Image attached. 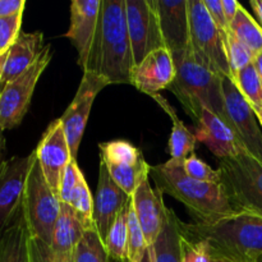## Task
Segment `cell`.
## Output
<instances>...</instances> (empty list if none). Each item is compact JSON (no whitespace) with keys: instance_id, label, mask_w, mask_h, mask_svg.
Masks as SVG:
<instances>
[{"instance_id":"obj_1","label":"cell","mask_w":262,"mask_h":262,"mask_svg":"<svg viewBox=\"0 0 262 262\" xmlns=\"http://www.w3.org/2000/svg\"><path fill=\"white\" fill-rule=\"evenodd\" d=\"M133 68L125 0H102L96 36L84 71L100 74L110 84H130Z\"/></svg>"},{"instance_id":"obj_2","label":"cell","mask_w":262,"mask_h":262,"mask_svg":"<svg viewBox=\"0 0 262 262\" xmlns=\"http://www.w3.org/2000/svg\"><path fill=\"white\" fill-rule=\"evenodd\" d=\"M181 232L191 242H204L210 252L233 262H252L262 253V217L250 212L211 223H183Z\"/></svg>"},{"instance_id":"obj_3","label":"cell","mask_w":262,"mask_h":262,"mask_svg":"<svg viewBox=\"0 0 262 262\" xmlns=\"http://www.w3.org/2000/svg\"><path fill=\"white\" fill-rule=\"evenodd\" d=\"M150 177L161 194H169L187 207L193 222L211 223L237 214L222 183L189 178L183 171V161L170 159L151 165Z\"/></svg>"},{"instance_id":"obj_4","label":"cell","mask_w":262,"mask_h":262,"mask_svg":"<svg viewBox=\"0 0 262 262\" xmlns=\"http://www.w3.org/2000/svg\"><path fill=\"white\" fill-rule=\"evenodd\" d=\"M171 58L176 64V77L168 90L176 95L192 120L197 122L204 109L225 120L222 77L205 67L191 48L171 54Z\"/></svg>"},{"instance_id":"obj_5","label":"cell","mask_w":262,"mask_h":262,"mask_svg":"<svg viewBox=\"0 0 262 262\" xmlns=\"http://www.w3.org/2000/svg\"><path fill=\"white\" fill-rule=\"evenodd\" d=\"M220 183L237 212L262 217V163L247 152L220 159Z\"/></svg>"},{"instance_id":"obj_6","label":"cell","mask_w":262,"mask_h":262,"mask_svg":"<svg viewBox=\"0 0 262 262\" xmlns=\"http://www.w3.org/2000/svg\"><path fill=\"white\" fill-rule=\"evenodd\" d=\"M60 200L53 192L35 159L26 182L22 214L31 237L51 245L54 225L60 212Z\"/></svg>"},{"instance_id":"obj_7","label":"cell","mask_w":262,"mask_h":262,"mask_svg":"<svg viewBox=\"0 0 262 262\" xmlns=\"http://www.w3.org/2000/svg\"><path fill=\"white\" fill-rule=\"evenodd\" d=\"M189 48L205 67L224 78H232L223 35L202 0H188Z\"/></svg>"},{"instance_id":"obj_8","label":"cell","mask_w":262,"mask_h":262,"mask_svg":"<svg viewBox=\"0 0 262 262\" xmlns=\"http://www.w3.org/2000/svg\"><path fill=\"white\" fill-rule=\"evenodd\" d=\"M50 60L51 46L46 45L43 46L35 63L27 71L3 87L0 91V130L2 132L12 129L22 122L30 106L36 84Z\"/></svg>"},{"instance_id":"obj_9","label":"cell","mask_w":262,"mask_h":262,"mask_svg":"<svg viewBox=\"0 0 262 262\" xmlns=\"http://www.w3.org/2000/svg\"><path fill=\"white\" fill-rule=\"evenodd\" d=\"M223 97L225 122L245 152L262 163V128L257 115L228 77L223 78Z\"/></svg>"},{"instance_id":"obj_10","label":"cell","mask_w":262,"mask_h":262,"mask_svg":"<svg viewBox=\"0 0 262 262\" xmlns=\"http://www.w3.org/2000/svg\"><path fill=\"white\" fill-rule=\"evenodd\" d=\"M125 15L135 66L148 54L165 48L155 0H125Z\"/></svg>"},{"instance_id":"obj_11","label":"cell","mask_w":262,"mask_h":262,"mask_svg":"<svg viewBox=\"0 0 262 262\" xmlns=\"http://www.w3.org/2000/svg\"><path fill=\"white\" fill-rule=\"evenodd\" d=\"M109 84L110 82L100 74L91 71H83V77H82L73 101L64 112V114L59 118L63 125L67 141H68L72 159L74 160L78 154L79 145H81L84 128H86L95 99L97 94Z\"/></svg>"},{"instance_id":"obj_12","label":"cell","mask_w":262,"mask_h":262,"mask_svg":"<svg viewBox=\"0 0 262 262\" xmlns=\"http://www.w3.org/2000/svg\"><path fill=\"white\" fill-rule=\"evenodd\" d=\"M35 159L36 152L32 151L27 156H13L0 165V234L20 211L26 182Z\"/></svg>"},{"instance_id":"obj_13","label":"cell","mask_w":262,"mask_h":262,"mask_svg":"<svg viewBox=\"0 0 262 262\" xmlns=\"http://www.w3.org/2000/svg\"><path fill=\"white\" fill-rule=\"evenodd\" d=\"M35 152L46 182L59 197L64 171L72 161L71 150L60 119L53 120L49 124Z\"/></svg>"},{"instance_id":"obj_14","label":"cell","mask_w":262,"mask_h":262,"mask_svg":"<svg viewBox=\"0 0 262 262\" xmlns=\"http://www.w3.org/2000/svg\"><path fill=\"white\" fill-rule=\"evenodd\" d=\"M102 0H73L71 26L64 37L69 38L78 54V66L86 69L99 26Z\"/></svg>"},{"instance_id":"obj_15","label":"cell","mask_w":262,"mask_h":262,"mask_svg":"<svg viewBox=\"0 0 262 262\" xmlns=\"http://www.w3.org/2000/svg\"><path fill=\"white\" fill-rule=\"evenodd\" d=\"M132 206L137 216L146 243L152 247L168 220V207L163 201V194L152 189L148 177L143 178L132 196Z\"/></svg>"},{"instance_id":"obj_16","label":"cell","mask_w":262,"mask_h":262,"mask_svg":"<svg viewBox=\"0 0 262 262\" xmlns=\"http://www.w3.org/2000/svg\"><path fill=\"white\" fill-rule=\"evenodd\" d=\"M174 77L176 64L170 51L163 48L148 54L140 64L135 66L130 77V84L152 97L161 90L168 89Z\"/></svg>"},{"instance_id":"obj_17","label":"cell","mask_w":262,"mask_h":262,"mask_svg":"<svg viewBox=\"0 0 262 262\" xmlns=\"http://www.w3.org/2000/svg\"><path fill=\"white\" fill-rule=\"evenodd\" d=\"M130 199L132 197L115 184L106 165L100 160L99 181L94 199V222L102 241L106 238L117 215Z\"/></svg>"},{"instance_id":"obj_18","label":"cell","mask_w":262,"mask_h":262,"mask_svg":"<svg viewBox=\"0 0 262 262\" xmlns=\"http://www.w3.org/2000/svg\"><path fill=\"white\" fill-rule=\"evenodd\" d=\"M165 49L171 54L189 48L188 0H155Z\"/></svg>"},{"instance_id":"obj_19","label":"cell","mask_w":262,"mask_h":262,"mask_svg":"<svg viewBox=\"0 0 262 262\" xmlns=\"http://www.w3.org/2000/svg\"><path fill=\"white\" fill-rule=\"evenodd\" d=\"M194 136L197 142L206 145L219 160L234 158L238 154L245 152L228 123L207 109H204L196 122Z\"/></svg>"},{"instance_id":"obj_20","label":"cell","mask_w":262,"mask_h":262,"mask_svg":"<svg viewBox=\"0 0 262 262\" xmlns=\"http://www.w3.org/2000/svg\"><path fill=\"white\" fill-rule=\"evenodd\" d=\"M42 32H20L17 40L8 50L7 59L3 67L0 91L5 84L19 77L36 61L42 51Z\"/></svg>"},{"instance_id":"obj_21","label":"cell","mask_w":262,"mask_h":262,"mask_svg":"<svg viewBox=\"0 0 262 262\" xmlns=\"http://www.w3.org/2000/svg\"><path fill=\"white\" fill-rule=\"evenodd\" d=\"M151 248L154 262H183V235L181 219L168 209V220Z\"/></svg>"},{"instance_id":"obj_22","label":"cell","mask_w":262,"mask_h":262,"mask_svg":"<svg viewBox=\"0 0 262 262\" xmlns=\"http://www.w3.org/2000/svg\"><path fill=\"white\" fill-rule=\"evenodd\" d=\"M28 233L22 207L12 224L0 234V262H30Z\"/></svg>"},{"instance_id":"obj_23","label":"cell","mask_w":262,"mask_h":262,"mask_svg":"<svg viewBox=\"0 0 262 262\" xmlns=\"http://www.w3.org/2000/svg\"><path fill=\"white\" fill-rule=\"evenodd\" d=\"M152 99L163 107V110L169 115V118L171 119V123H173V128H171V133L168 142L169 154L171 156L170 159H174V160L178 161H184L191 154H193L194 148H196V136L193 133H191V130L186 127V124L179 119L178 114L174 110V107H171V105L169 104L165 97L158 94L154 95Z\"/></svg>"},{"instance_id":"obj_24","label":"cell","mask_w":262,"mask_h":262,"mask_svg":"<svg viewBox=\"0 0 262 262\" xmlns=\"http://www.w3.org/2000/svg\"><path fill=\"white\" fill-rule=\"evenodd\" d=\"M84 232L86 229L79 222L73 209L69 205L61 202L60 212L54 225L53 238H51L50 246L53 250L64 253L73 252L77 243L83 237Z\"/></svg>"},{"instance_id":"obj_25","label":"cell","mask_w":262,"mask_h":262,"mask_svg":"<svg viewBox=\"0 0 262 262\" xmlns=\"http://www.w3.org/2000/svg\"><path fill=\"white\" fill-rule=\"evenodd\" d=\"M230 31L235 37L253 54L257 55L262 51V27L257 20L241 5L234 20L230 25Z\"/></svg>"},{"instance_id":"obj_26","label":"cell","mask_w":262,"mask_h":262,"mask_svg":"<svg viewBox=\"0 0 262 262\" xmlns=\"http://www.w3.org/2000/svg\"><path fill=\"white\" fill-rule=\"evenodd\" d=\"M130 205H132V199L127 202V205L117 215L104 241L109 257L123 262L127 261L128 216H129Z\"/></svg>"},{"instance_id":"obj_27","label":"cell","mask_w":262,"mask_h":262,"mask_svg":"<svg viewBox=\"0 0 262 262\" xmlns=\"http://www.w3.org/2000/svg\"><path fill=\"white\" fill-rule=\"evenodd\" d=\"M100 160L105 165H135L142 161L143 155L136 146L125 140H114L99 145Z\"/></svg>"},{"instance_id":"obj_28","label":"cell","mask_w":262,"mask_h":262,"mask_svg":"<svg viewBox=\"0 0 262 262\" xmlns=\"http://www.w3.org/2000/svg\"><path fill=\"white\" fill-rule=\"evenodd\" d=\"M232 81L255 113L262 110V83L253 63L241 69Z\"/></svg>"},{"instance_id":"obj_29","label":"cell","mask_w":262,"mask_h":262,"mask_svg":"<svg viewBox=\"0 0 262 262\" xmlns=\"http://www.w3.org/2000/svg\"><path fill=\"white\" fill-rule=\"evenodd\" d=\"M74 262H109V253L96 228L87 229L73 250Z\"/></svg>"},{"instance_id":"obj_30","label":"cell","mask_w":262,"mask_h":262,"mask_svg":"<svg viewBox=\"0 0 262 262\" xmlns=\"http://www.w3.org/2000/svg\"><path fill=\"white\" fill-rule=\"evenodd\" d=\"M69 206L76 212L77 217L82 223L84 229L87 230L96 228L94 222V197H92L91 192H90L89 184H87L86 179H84L83 173L79 177L76 189H74L73 194H72Z\"/></svg>"},{"instance_id":"obj_31","label":"cell","mask_w":262,"mask_h":262,"mask_svg":"<svg viewBox=\"0 0 262 262\" xmlns=\"http://www.w3.org/2000/svg\"><path fill=\"white\" fill-rule=\"evenodd\" d=\"M223 41H224L225 54H227L228 64H229L230 74L233 78L241 69L252 63L255 55L235 37L232 31H228L223 35Z\"/></svg>"},{"instance_id":"obj_32","label":"cell","mask_w":262,"mask_h":262,"mask_svg":"<svg viewBox=\"0 0 262 262\" xmlns=\"http://www.w3.org/2000/svg\"><path fill=\"white\" fill-rule=\"evenodd\" d=\"M147 250L148 246L146 243L145 234H143L142 228L138 223L133 206L130 205L129 216H128L127 261L125 262H141L145 257Z\"/></svg>"},{"instance_id":"obj_33","label":"cell","mask_w":262,"mask_h":262,"mask_svg":"<svg viewBox=\"0 0 262 262\" xmlns=\"http://www.w3.org/2000/svg\"><path fill=\"white\" fill-rule=\"evenodd\" d=\"M28 256L30 262H74L73 252H56L49 243L31 235L28 239Z\"/></svg>"},{"instance_id":"obj_34","label":"cell","mask_w":262,"mask_h":262,"mask_svg":"<svg viewBox=\"0 0 262 262\" xmlns=\"http://www.w3.org/2000/svg\"><path fill=\"white\" fill-rule=\"evenodd\" d=\"M183 171L186 173V176L194 179V181L207 182V183H220V174L217 169L214 170L205 161L197 158L194 152L191 154L183 161Z\"/></svg>"},{"instance_id":"obj_35","label":"cell","mask_w":262,"mask_h":262,"mask_svg":"<svg viewBox=\"0 0 262 262\" xmlns=\"http://www.w3.org/2000/svg\"><path fill=\"white\" fill-rule=\"evenodd\" d=\"M23 13L0 18V53L9 50L20 33Z\"/></svg>"},{"instance_id":"obj_36","label":"cell","mask_w":262,"mask_h":262,"mask_svg":"<svg viewBox=\"0 0 262 262\" xmlns=\"http://www.w3.org/2000/svg\"><path fill=\"white\" fill-rule=\"evenodd\" d=\"M82 171L79 169L78 164H77V161L74 159H72V161L67 166L66 171H64L63 179H61L60 192H59V200H60V202L69 205L72 194H73L74 189H76Z\"/></svg>"},{"instance_id":"obj_37","label":"cell","mask_w":262,"mask_h":262,"mask_svg":"<svg viewBox=\"0 0 262 262\" xmlns=\"http://www.w3.org/2000/svg\"><path fill=\"white\" fill-rule=\"evenodd\" d=\"M202 2H204V5L206 7L211 19L214 20L216 27L219 28L220 33L224 35L228 31H230L229 25L227 22V18H225L224 9H223L222 0H202Z\"/></svg>"},{"instance_id":"obj_38","label":"cell","mask_w":262,"mask_h":262,"mask_svg":"<svg viewBox=\"0 0 262 262\" xmlns=\"http://www.w3.org/2000/svg\"><path fill=\"white\" fill-rule=\"evenodd\" d=\"M25 7V0H0V18L23 13Z\"/></svg>"},{"instance_id":"obj_39","label":"cell","mask_w":262,"mask_h":262,"mask_svg":"<svg viewBox=\"0 0 262 262\" xmlns=\"http://www.w3.org/2000/svg\"><path fill=\"white\" fill-rule=\"evenodd\" d=\"M222 4H223V9H224V14L225 18H227V22L228 25H232V22L234 20L235 15H237L238 10L241 8V3L237 2V0H222Z\"/></svg>"},{"instance_id":"obj_40","label":"cell","mask_w":262,"mask_h":262,"mask_svg":"<svg viewBox=\"0 0 262 262\" xmlns=\"http://www.w3.org/2000/svg\"><path fill=\"white\" fill-rule=\"evenodd\" d=\"M251 7H252L253 10H255L256 15H257L262 27V0H252V2H251Z\"/></svg>"},{"instance_id":"obj_41","label":"cell","mask_w":262,"mask_h":262,"mask_svg":"<svg viewBox=\"0 0 262 262\" xmlns=\"http://www.w3.org/2000/svg\"><path fill=\"white\" fill-rule=\"evenodd\" d=\"M253 66H255L256 68V72H257L258 77H260L261 79V83H262V51L260 54H257V55L253 58Z\"/></svg>"},{"instance_id":"obj_42","label":"cell","mask_w":262,"mask_h":262,"mask_svg":"<svg viewBox=\"0 0 262 262\" xmlns=\"http://www.w3.org/2000/svg\"><path fill=\"white\" fill-rule=\"evenodd\" d=\"M4 158H5V137H4V132L0 130V165L5 161Z\"/></svg>"},{"instance_id":"obj_43","label":"cell","mask_w":262,"mask_h":262,"mask_svg":"<svg viewBox=\"0 0 262 262\" xmlns=\"http://www.w3.org/2000/svg\"><path fill=\"white\" fill-rule=\"evenodd\" d=\"M210 256H211V257H210V262H233L232 260H229V258H225L223 257V256H217L212 252H210Z\"/></svg>"},{"instance_id":"obj_44","label":"cell","mask_w":262,"mask_h":262,"mask_svg":"<svg viewBox=\"0 0 262 262\" xmlns=\"http://www.w3.org/2000/svg\"><path fill=\"white\" fill-rule=\"evenodd\" d=\"M7 55H8V50L5 51V53H3L2 55H0V84H2V74H3V67H4V63H5V59H7Z\"/></svg>"},{"instance_id":"obj_45","label":"cell","mask_w":262,"mask_h":262,"mask_svg":"<svg viewBox=\"0 0 262 262\" xmlns=\"http://www.w3.org/2000/svg\"><path fill=\"white\" fill-rule=\"evenodd\" d=\"M141 262H154V260H152V252H151V248L148 247V250H147V252H146V255H145V257L142 258V261Z\"/></svg>"},{"instance_id":"obj_46","label":"cell","mask_w":262,"mask_h":262,"mask_svg":"<svg viewBox=\"0 0 262 262\" xmlns=\"http://www.w3.org/2000/svg\"><path fill=\"white\" fill-rule=\"evenodd\" d=\"M256 115H257V119H258V122H260V125L262 128V110H260L258 113H256Z\"/></svg>"},{"instance_id":"obj_47","label":"cell","mask_w":262,"mask_h":262,"mask_svg":"<svg viewBox=\"0 0 262 262\" xmlns=\"http://www.w3.org/2000/svg\"><path fill=\"white\" fill-rule=\"evenodd\" d=\"M252 262H262V253H261V255H258L257 257H256Z\"/></svg>"},{"instance_id":"obj_48","label":"cell","mask_w":262,"mask_h":262,"mask_svg":"<svg viewBox=\"0 0 262 262\" xmlns=\"http://www.w3.org/2000/svg\"><path fill=\"white\" fill-rule=\"evenodd\" d=\"M109 262H123V261H119V260H114V258H112V257H110V258H109Z\"/></svg>"},{"instance_id":"obj_49","label":"cell","mask_w":262,"mask_h":262,"mask_svg":"<svg viewBox=\"0 0 262 262\" xmlns=\"http://www.w3.org/2000/svg\"><path fill=\"white\" fill-rule=\"evenodd\" d=\"M2 54H3V53H0V55H2Z\"/></svg>"},{"instance_id":"obj_50","label":"cell","mask_w":262,"mask_h":262,"mask_svg":"<svg viewBox=\"0 0 262 262\" xmlns=\"http://www.w3.org/2000/svg\"><path fill=\"white\" fill-rule=\"evenodd\" d=\"M183 262H184V261H183Z\"/></svg>"}]
</instances>
